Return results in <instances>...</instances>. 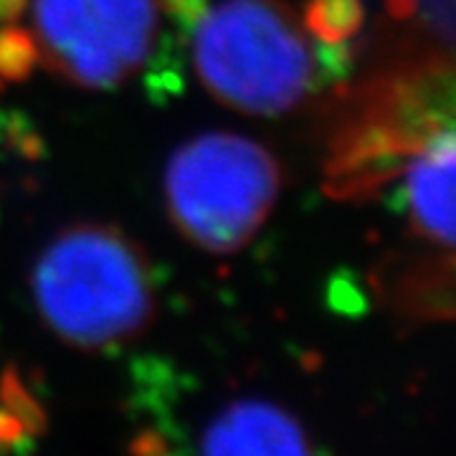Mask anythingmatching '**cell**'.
<instances>
[{
    "label": "cell",
    "mask_w": 456,
    "mask_h": 456,
    "mask_svg": "<svg viewBox=\"0 0 456 456\" xmlns=\"http://www.w3.org/2000/svg\"><path fill=\"white\" fill-rule=\"evenodd\" d=\"M33 302L56 338L104 350L142 335L155 320V284L145 251L119 228H64L36 259Z\"/></svg>",
    "instance_id": "1"
},
{
    "label": "cell",
    "mask_w": 456,
    "mask_h": 456,
    "mask_svg": "<svg viewBox=\"0 0 456 456\" xmlns=\"http://www.w3.org/2000/svg\"><path fill=\"white\" fill-rule=\"evenodd\" d=\"M200 84L244 114L274 117L320 89L314 46L284 0H221L193 33Z\"/></svg>",
    "instance_id": "2"
},
{
    "label": "cell",
    "mask_w": 456,
    "mask_h": 456,
    "mask_svg": "<svg viewBox=\"0 0 456 456\" xmlns=\"http://www.w3.org/2000/svg\"><path fill=\"white\" fill-rule=\"evenodd\" d=\"M281 173L259 142L206 132L180 145L165 170L167 211L180 233L208 254H236L269 218Z\"/></svg>",
    "instance_id": "3"
},
{
    "label": "cell",
    "mask_w": 456,
    "mask_h": 456,
    "mask_svg": "<svg viewBox=\"0 0 456 456\" xmlns=\"http://www.w3.org/2000/svg\"><path fill=\"white\" fill-rule=\"evenodd\" d=\"M155 26V0H84L79 36L56 71L84 89H114L147 61Z\"/></svg>",
    "instance_id": "4"
},
{
    "label": "cell",
    "mask_w": 456,
    "mask_h": 456,
    "mask_svg": "<svg viewBox=\"0 0 456 456\" xmlns=\"http://www.w3.org/2000/svg\"><path fill=\"white\" fill-rule=\"evenodd\" d=\"M203 454H310L312 444L289 411L269 401H233L203 431Z\"/></svg>",
    "instance_id": "5"
},
{
    "label": "cell",
    "mask_w": 456,
    "mask_h": 456,
    "mask_svg": "<svg viewBox=\"0 0 456 456\" xmlns=\"http://www.w3.org/2000/svg\"><path fill=\"white\" fill-rule=\"evenodd\" d=\"M454 130L431 137L406 167V200L416 231L452 248L454 246Z\"/></svg>",
    "instance_id": "6"
},
{
    "label": "cell",
    "mask_w": 456,
    "mask_h": 456,
    "mask_svg": "<svg viewBox=\"0 0 456 456\" xmlns=\"http://www.w3.org/2000/svg\"><path fill=\"white\" fill-rule=\"evenodd\" d=\"M362 20V0H307L305 5V28L322 44H342L353 38Z\"/></svg>",
    "instance_id": "7"
},
{
    "label": "cell",
    "mask_w": 456,
    "mask_h": 456,
    "mask_svg": "<svg viewBox=\"0 0 456 456\" xmlns=\"http://www.w3.org/2000/svg\"><path fill=\"white\" fill-rule=\"evenodd\" d=\"M0 403L8 413H13L26 434L38 439L49 431V416L44 406L33 398V393L23 386L16 365H5L0 373Z\"/></svg>",
    "instance_id": "8"
},
{
    "label": "cell",
    "mask_w": 456,
    "mask_h": 456,
    "mask_svg": "<svg viewBox=\"0 0 456 456\" xmlns=\"http://www.w3.org/2000/svg\"><path fill=\"white\" fill-rule=\"evenodd\" d=\"M38 64V41L31 31L5 23L0 28V79L26 82Z\"/></svg>",
    "instance_id": "9"
},
{
    "label": "cell",
    "mask_w": 456,
    "mask_h": 456,
    "mask_svg": "<svg viewBox=\"0 0 456 456\" xmlns=\"http://www.w3.org/2000/svg\"><path fill=\"white\" fill-rule=\"evenodd\" d=\"M386 8L395 20L421 18L426 31H431L449 49L454 41V0H386Z\"/></svg>",
    "instance_id": "10"
},
{
    "label": "cell",
    "mask_w": 456,
    "mask_h": 456,
    "mask_svg": "<svg viewBox=\"0 0 456 456\" xmlns=\"http://www.w3.org/2000/svg\"><path fill=\"white\" fill-rule=\"evenodd\" d=\"M0 145H5L13 155L23 160L46 158V142L33 127V122L23 112L0 110Z\"/></svg>",
    "instance_id": "11"
},
{
    "label": "cell",
    "mask_w": 456,
    "mask_h": 456,
    "mask_svg": "<svg viewBox=\"0 0 456 456\" xmlns=\"http://www.w3.org/2000/svg\"><path fill=\"white\" fill-rule=\"evenodd\" d=\"M163 53L152 61L150 66V74H147V89H150V97L152 99H170L173 94H178L180 89H183V84H180V69L178 61L173 59L175 53V41H170V38H165L163 41Z\"/></svg>",
    "instance_id": "12"
},
{
    "label": "cell",
    "mask_w": 456,
    "mask_h": 456,
    "mask_svg": "<svg viewBox=\"0 0 456 456\" xmlns=\"http://www.w3.org/2000/svg\"><path fill=\"white\" fill-rule=\"evenodd\" d=\"M155 5L163 11L165 16L170 18L173 28L188 38L193 36L198 28V23L203 20V16L208 13L211 3L208 0H155Z\"/></svg>",
    "instance_id": "13"
},
{
    "label": "cell",
    "mask_w": 456,
    "mask_h": 456,
    "mask_svg": "<svg viewBox=\"0 0 456 456\" xmlns=\"http://www.w3.org/2000/svg\"><path fill=\"white\" fill-rule=\"evenodd\" d=\"M330 305H332V310L345 312V314H360L365 310V299L358 292L355 281L350 277H342V274L332 277L330 281Z\"/></svg>",
    "instance_id": "14"
},
{
    "label": "cell",
    "mask_w": 456,
    "mask_h": 456,
    "mask_svg": "<svg viewBox=\"0 0 456 456\" xmlns=\"http://www.w3.org/2000/svg\"><path fill=\"white\" fill-rule=\"evenodd\" d=\"M28 434L26 428L20 426L13 413H8L5 408H0V454H8V452H16L28 446Z\"/></svg>",
    "instance_id": "15"
},
{
    "label": "cell",
    "mask_w": 456,
    "mask_h": 456,
    "mask_svg": "<svg viewBox=\"0 0 456 456\" xmlns=\"http://www.w3.org/2000/svg\"><path fill=\"white\" fill-rule=\"evenodd\" d=\"M130 454L137 456H160V454H170V444L165 441L163 434L147 428V431H140L134 439L130 441Z\"/></svg>",
    "instance_id": "16"
},
{
    "label": "cell",
    "mask_w": 456,
    "mask_h": 456,
    "mask_svg": "<svg viewBox=\"0 0 456 456\" xmlns=\"http://www.w3.org/2000/svg\"><path fill=\"white\" fill-rule=\"evenodd\" d=\"M28 0H0V23H16L26 13Z\"/></svg>",
    "instance_id": "17"
},
{
    "label": "cell",
    "mask_w": 456,
    "mask_h": 456,
    "mask_svg": "<svg viewBox=\"0 0 456 456\" xmlns=\"http://www.w3.org/2000/svg\"><path fill=\"white\" fill-rule=\"evenodd\" d=\"M0 92H3V79H0Z\"/></svg>",
    "instance_id": "18"
}]
</instances>
